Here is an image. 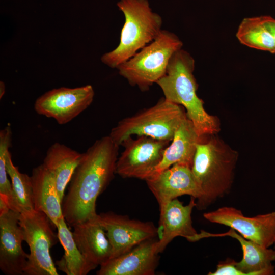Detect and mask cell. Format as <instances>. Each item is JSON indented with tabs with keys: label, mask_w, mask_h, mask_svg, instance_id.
<instances>
[{
	"label": "cell",
	"mask_w": 275,
	"mask_h": 275,
	"mask_svg": "<svg viewBox=\"0 0 275 275\" xmlns=\"http://www.w3.org/2000/svg\"><path fill=\"white\" fill-rule=\"evenodd\" d=\"M119 147L105 136L82 153L62 202L63 214L70 227L98 214L96 201L116 174Z\"/></svg>",
	"instance_id": "cell-1"
},
{
	"label": "cell",
	"mask_w": 275,
	"mask_h": 275,
	"mask_svg": "<svg viewBox=\"0 0 275 275\" xmlns=\"http://www.w3.org/2000/svg\"><path fill=\"white\" fill-rule=\"evenodd\" d=\"M195 67L193 57L181 48L174 53L165 74L156 84L167 100L186 110L187 117L200 137L214 134L219 130V122L206 112L203 101L197 94V84L193 74Z\"/></svg>",
	"instance_id": "cell-2"
},
{
	"label": "cell",
	"mask_w": 275,
	"mask_h": 275,
	"mask_svg": "<svg viewBox=\"0 0 275 275\" xmlns=\"http://www.w3.org/2000/svg\"><path fill=\"white\" fill-rule=\"evenodd\" d=\"M211 135L197 143L191 171L202 196L196 208L204 210L230 191L234 179L237 153L219 138Z\"/></svg>",
	"instance_id": "cell-3"
},
{
	"label": "cell",
	"mask_w": 275,
	"mask_h": 275,
	"mask_svg": "<svg viewBox=\"0 0 275 275\" xmlns=\"http://www.w3.org/2000/svg\"><path fill=\"white\" fill-rule=\"evenodd\" d=\"M117 5L125 17L120 42L115 49L101 58L102 62L112 68H117L152 42L161 31L163 23L148 0H120Z\"/></svg>",
	"instance_id": "cell-4"
},
{
	"label": "cell",
	"mask_w": 275,
	"mask_h": 275,
	"mask_svg": "<svg viewBox=\"0 0 275 275\" xmlns=\"http://www.w3.org/2000/svg\"><path fill=\"white\" fill-rule=\"evenodd\" d=\"M182 46L176 35L162 30L152 42L117 69L130 85L148 90L165 74L172 57Z\"/></svg>",
	"instance_id": "cell-5"
},
{
	"label": "cell",
	"mask_w": 275,
	"mask_h": 275,
	"mask_svg": "<svg viewBox=\"0 0 275 275\" xmlns=\"http://www.w3.org/2000/svg\"><path fill=\"white\" fill-rule=\"evenodd\" d=\"M186 117L182 106L164 97L154 105L120 121L112 129L109 136L119 146L133 135L148 136L171 142Z\"/></svg>",
	"instance_id": "cell-6"
},
{
	"label": "cell",
	"mask_w": 275,
	"mask_h": 275,
	"mask_svg": "<svg viewBox=\"0 0 275 275\" xmlns=\"http://www.w3.org/2000/svg\"><path fill=\"white\" fill-rule=\"evenodd\" d=\"M51 222L41 211L33 210L20 213L19 224L30 250L24 275H58L50 249L59 239Z\"/></svg>",
	"instance_id": "cell-7"
},
{
	"label": "cell",
	"mask_w": 275,
	"mask_h": 275,
	"mask_svg": "<svg viewBox=\"0 0 275 275\" xmlns=\"http://www.w3.org/2000/svg\"><path fill=\"white\" fill-rule=\"evenodd\" d=\"M170 143L145 135L127 139L121 144L124 149L118 158L116 174L146 181L160 163Z\"/></svg>",
	"instance_id": "cell-8"
},
{
	"label": "cell",
	"mask_w": 275,
	"mask_h": 275,
	"mask_svg": "<svg viewBox=\"0 0 275 275\" xmlns=\"http://www.w3.org/2000/svg\"><path fill=\"white\" fill-rule=\"evenodd\" d=\"M94 91L91 85L52 89L38 97L34 109L39 115L65 124L79 115L93 102Z\"/></svg>",
	"instance_id": "cell-9"
},
{
	"label": "cell",
	"mask_w": 275,
	"mask_h": 275,
	"mask_svg": "<svg viewBox=\"0 0 275 275\" xmlns=\"http://www.w3.org/2000/svg\"><path fill=\"white\" fill-rule=\"evenodd\" d=\"M203 217L211 223L228 226L263 246L275 244V211L249 217L236 208L224 206L204 213Z\"/></svg>",
	"instance_id": "cell-10"
},
{
	"label": "cell",
	"mask_w": 275,
	"mask_h": 275,
	"mask_svg": "<svg viewBox=\"0 0 275 275\" xmlns=\"http://www.w3.org/2000/svg\"><path fill=\"white\" fill-rule=\"evenodd\" d=\"M112 248L111 258L122 255L147 240L155 238L158 229L150 222H142L113 212L98 214Z\"/></svg>",
	"instance_id": "cell-11"
},
{
	"label": "cell",
	"mask_w": 275,
	"mask_h": 275,
	"mask_svg": "<svg viewBox=\"0 0 275 275\" xmlns=\"http://www.w3.org/2000/svg\"><path fill=\"white\" fill-rule=\"evenodd\" d=\"M145 181L158 203L159 210L178 197L188 195L198 201L202 196L191 168L185 165L174 164Z\"/></svg>",
	"instance_id": "cell-12"
},
{
	"label": "cell",
	"mask_w": 275,
	"mask_h": 275,
	"mask_svg": "<svg viewBox=\"0 0 275 275\" xmlns=\"http://www.w3.org/2000/svg\"><path fill=\"white\" fill-rule=\"evenodd\" d=\"M20 213L8 208L0 210V269L7 275H24L27 263Z\"/></svg>",
	"instance_id": "cell-13"
},
{
	"label": "cell",
	"mask_w": 275,
	"mask_h": 275,
	"mask_svg": "<svg viewBox=\"0 0 275 275\" xmlns=\"http://www.w3.org/2000/svg\"><path fill=\"white\" fill-rule=\"evenodd\" d=\"M196 205V199L194 197H191L186 205L176 198L160 210L159 237L156 244L158 254L176 237H183L190 242L201 239L200 233L193 226L191 219L193 210Z\"/></svg>",
	"instance_id": "cell-14"
},
{
	"label": "cell",
	"mask_w": 275,
	"mask_h": 275,
	"mask_svg": "<svg viewBox=\"0 0 275 275\" xmlns=\"http://www.w3.org/2000/svg\"><path fill=\"white\" fill-rule=\"evenodd\" d=\"M158 240L143 241L129 252L109 259L100 266L98 275H153L159 263Z\"/></svg>",
	"instance_id": "cell-15"
},
{
	"label": "cell",
	"mask_w": 275,
	"mask_h": 275,
	"mask_svg": "<svg viewBox=\"0 0 275 275\" xmlns=\"http://www.w3.org/2000/svg\"><path fill=\"white\" fill-rule=\"evenodd\" d=\"M73 228L74 241L89 262L97 267L111 258L112 245L105 229L98 220V214Z\"/></svg>",
	"instance_id": "cell-16"
},
{
	"label": "cell",
	"mask_w": 275,
	"mask_h": 275,
	"mask_svg": "<svg viewBox=\"0 0 275 275\" xmlns=\"http://www.w3.org/2000/svg\"><path fill=\"white\" fill-rule=\"evenodd\" d=\"M202 237L230 236L237 240L241 245L243 256L236 262V266L242 275H272L274 274L275 250L263 246L245 239L233 229L220 234L202 231Z\"/></svg>",
	"instance_id": "cell-17"
},
{
	"label": "cell",
	"mask_w": 275,
	"mask_h": 275,
	"mask_svg": "<svg viewBox=\"0 0 275 275\" xmlns=\"http://www.w3.org/2000/svg\"><path fill=\"white\" fill-rule=\"evenodd\" d=\"M31 179L34 210L44 212L57 228L64 217L53 175L41 164L33 169Z\"/></svg>",
	"instance_id": "cell-18"
},
{
	"label": "cell",
	"mask_w": 275,
	"mask_h": 275,
	"mask_svg": "<svg viewBox=\"0 0 275 275\" xmlns=\"http://www.w3.org/2000/svg\"><path fill=\"white\" fill-rule=\"evenodd\" d=\"M201 137L198 135L192 122L185 117L176 130L171 143L165 149L162 160L153 175L176 163L191 168L196 146Z\"/></svg>",
	"instance_id": "cell-19"
},
{
	"label": "cell",
	"mask_w": 275,
	"mask_h": 275,
	"mask_svg": "<svg viewBox=\"0 0 275 275\" xmlns=\"http://www.w3.org/2000/svg\"><path fill=\"white\" fill-rule=\"evenodd\" d=\"M81 156L82 153L58 142L51 145L47 150L42 164L53 175L62 202L65 190Z\"/></svg>",
	"instance_id": "cell-20"
},
{
	"label": "cell",
	"mask_w": 275,
	"mask_h": 275,
	"mask_svg": "<svg viewBox=\"0 0 275 275\" xmlns=\"http://www.w3.org/2000/svg\"><path fill=\"white\" fill-rule=\"evenodd\" d=\"M64 218L57 228L58 237L64 254L56 262L58 269L67 275H86L97 267L89 262L78 249Z\"/></svg>",
	"instance_id": "cell-21"
},
{
	"label": "cell",
	"mask_w": 275,
	"mask_h": 275,
	"mask_svg": "<svg viewBox=\"0 0 275 275\" xmlns=\"http://www.w3.org/2000/svg\"><path fill=\"white\" fill-rule=\"evenodd\" d=\"M236 36L242 44L256 49L275 53L273 37L266 24V16L244 18Z\"/></svg>",
	"instance_id": "cell-22"
},
{
	"label": "cell",
	"mask_w": 275,
	"mask_h": 275,
	"mask_svg": "<svg viewBox=\"0 0 275 275\" xmlns=\"http://www.w3.org/2000/svg\"><path fill=\"white\" fill-rule=\"evenodd\" d=\"M6 166L11 179L17 211L21 213L34 210L31 176L19 172L12 162L10 152L7 156Z\"/></svg>",
	"instance_id": "cell-23"
},
{
	"label": "cell",
	"mask_w": 275,
	"mask_h": 275,
	"mask_svg": "<svg viewBox=\"0 0 275 275\" xmlns=\"http://www.w3.org/2000/svg\"><path fill=\"white\" fill-rule=\"evenodd\" d=\"M12 133L8 125L0 131V201L10 209L16 211L11 182L8 178L6 158L12 144Z\"/></svg>",
	"instance_id": "cell-24"
},
{
	"label": "cell",
	"mask_w": 275,
	"mask_h": 275,
	"mask_svg": "<svg viewBox=\"0 0 275 275\" xmlns=\"http://www.w3.org/2000/svg\"><path fill=\"white\" fill-rule=\"evenodd\" d=\"M234 260L227 258L226 260L221 261L216 266L214 271L209 272L208 275H242L236 266Z\"/></svg>",
	"instance_id": "cell-25"
},
{
	"label": "cell",
	"mask_w": 275,
	"mask_h": 275,
	"mask_svg": "<svg viewBox=\"0 0 275 275\" xmlns=\"http://www.w3.org/2000/svg\"><path fill=\"white\" fill-rule=\"evenodd\" d=\"M266 24L272 35L275 42V19L270 16H266Z\"/></svg>",
	"instance_id": "cell-26"
},
{
	"label": "cell",
	"mask_w": 275,
	"mask_h": 275,
	"mask_svg": "<svg viewBox=\"0 0 275 275\" xmlns=\"http://www.w3.org/2000/svg\"><path fill=\"white\" fill-rule=\"evenodd\" d=\"M0 88V97L1 98L5 93V86L3 82L1 81Z\"/></svg>",
	"instance_id": "cell-27"
},
{
	"label": "cell",
	"mask_w": 275,
	"mask_h": 275,
	"mask_svg": "<svg viewBox=\"0 0 275 275\" xmlns=\"http://www.w3.org/2000/svg\"><path fill=\"white\" fill-rule=\"evenodd\" d=\"M274 245H275V244H274Z\"/></svg>",
	"instance_id": "cell-28"
}]
</instances>
